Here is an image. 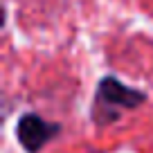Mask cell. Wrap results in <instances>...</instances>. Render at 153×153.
I'll list each match as a JSON object with an SVG mask.
<instances>
[{
  "mask_svg": "<svg viewBox=\"0 0 153 153\" xmlns=\"http://www.w3.org/2000/svg\"><path fill=\"white\" fill-rule=\"evenodd\" d=\"M144 99H146L144 92L135 90L131 86H124L115 76H104L97 86L92 117L97 124H108V122L117 120L124 108H137Z\"/></svg>",
  "mask_w": 153,
  "mask_h": 153,
  "instance_id": "1",
  "label": "cell"
},
{
  "mask_svg": "<svg viewBox=\"0 0 153 153\" xmlns=\"http://www.w3.org/2000/svg\"><path fill=\"white\" fill-rule=\"evenodd\" d=\"M59 133L56 124H50L45 122L41 115L27 113L18 120V126H16V135H18V142L25 146V151L36 153Z\"/></svg>",
  "mask_w": 153,
  "mask_h": 153,
  "instance_id": "2",
  "label": "cell"
}]
</instances>
